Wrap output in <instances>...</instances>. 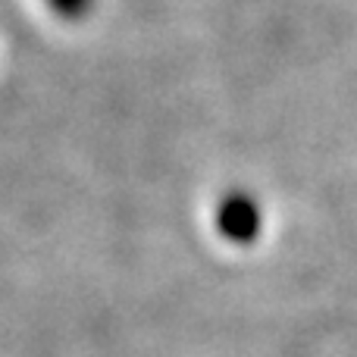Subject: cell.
Masks as SVG:
<instances>
[{"mask_svg": "<svg viewBox=\"0 0 357 357\" xmlns=\"http://www.w3.org/2000/svg\"><path fill=\"white\" fill-rule=\"evenodd\" d=\"M50 6H54L60 16L66 19H82L88 13V6H91V0H47Z\"/></svg>", "mask_w": 357, "mask_h": 357, "instance_id": "6da1fadb", "label": "cell"}]
</instances>
